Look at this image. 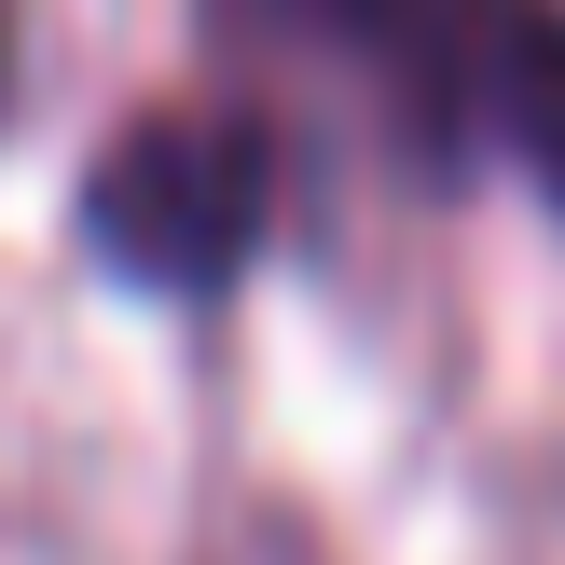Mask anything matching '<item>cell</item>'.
<instances>
[{"mask_svg":"<svg viewBox=\"0 0 565 565\" xmlns=\"http://www.w3.org/2000/svg\"><path fill=\"white\" fill-rule=\"evenodd\" d=\"M263 235H276V125L235 110V97L138 110L97 152V180H83V248L110 276H138V290H166V303L235 290Z\"/></svg>","mask_w":565,"mask_h":565,"instance_id":"cell-1","label":"cell"},{"mask_svg":"<svg viewBox=\"0 0 565 565\" xmlns=\"http://www.w3.org/2000/svg\"><path fill=\"white\" fill-rule=\"evenodd\" d=\"M469 152H511L524 193L565 221V0H511L483 42V97H469Z\"/></svg>","mask_w":565,"mask_h":565,"instance_id":"cell-2","label":"cell"},{"mask_svg":"<svg viewBox=\"0 0 565 565\" xmlns=\"http://www.w3.org/2000/svg\"><path fill=\"white\" fill-rule=\"evenodd\" d=\"M0 97H14V14H0Z\"/></svg>","mask_w":565,"mask_h":565,"instance_id":"cell-3","label":"cell"}]
</instances>
